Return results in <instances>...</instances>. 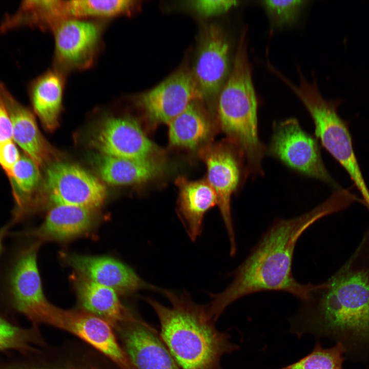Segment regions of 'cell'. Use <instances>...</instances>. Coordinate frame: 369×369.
Wrapping results in <instances>:
<instances>
[{"label":"cell","instance_id":"obj_3","mask_svg":"<svg viewBox=\"0 0 369 369\" xmlns=\"http://www.w3.org/2000/svg\"><path fill=\"white\" fill-rule=\"evenodd\" d=\"M161 293L170 306L151 298L145 300L158 319L161 339L180 368L222 369V357L239 346L216 328L207 304L196 303L186 292L163 289Z\"/></svg>","mask_w":369,"mask_h":369},{"label":"cell","instance_id":"obj_24","mask_svg":"<svg viewBox=\"0 0 369 369\" xmlns=\"http://www.w3.org/2000/svg\"><path fill=\"white\" fill-rule=\"evenodd\" d=\"M168 125L170 145L191 150L206 141L212 133L208 117L194 101Z\"/></svg>","mask_w":369,"mask_h":369},{"label":"cell","instance_id":"obj_32","mask_svg":"<svg viewBox=\"0 0 369 369\" xmlns=\"http://www.w3.org/2000/svg\"><path fill=\"white\" fill-rule=\"evenodd\" d=\"M12 139V126L0 84V144Z\"/></svg>","mask_w":369,"mask_h":369},{"label":"cell","instance_id":"obj_13","mask_svg":"<svg viewBox=\"0 0 369 369\" xmlns=\"http://www.w3.org/2000/svg\"><path fill=\"white\" fill-rule=\"evenodd\" d=\"M230 46L217 25L211 24L204 29L197 56L192 71L201 98L219 95L228 79Z\"/></svg>","mask_w":369,"mask_h":369},{"label":"cell","instance_id":"obj_30","mask_svg":"<svg viewBox=\"0 0 369 369\" xmlns=\"http://www.w3.org/2000/svg\"><path fill=\"white\" fill-rule=\"evenodd\" d=\"M238 2L230 0H196L188 2L190 8L198 15L210 17L219 15L236 6Z\"/></svg>","mask_w":369,"mask_h":369},{"label":"cell","instance_id":"obj_14","mask_svg":"<svg viewBox=\"0 0 369 369\" xmlns=\"http://www.w3.org/2000/svg\"><path fill=\"white\" fill-rule=\"evenodd\" d=\"M57 326L100 352L121 369H136L113 328L103 319L79 309L65 310L59 317Z\"/></svg>","mask_w":369,"mask_h":369},{"label":"cell","instance_id":"obj_11","mask_svg":"<svg viewBox=\"0 0 369 369\" xmlns=\"http://www.w3.org/2000/svg\"><path fill=\"white\" fill-rule=\"evenodd\" d=\"M91 145L103 155L130 159L155 157L158 148L129 116H110L93 131Z\"/></svg>","mask_w":369,"mask_h":369},{"label":"cell","instance_id":"obj_20","mask_svg":"<svg viewBox=\"0 0 369 369\" xmlns=\"http://www.w3.org/2000/svg\"><path fill=\"white\" fill-rule=\"evenodd\" d=\"M2 95L12 126V140L38 166L48 159L49 150L32 112L18 102L1 85Z\"/></svg>","mask_w":369,"mask_h":369},{"label":"cell","instance_id":"obj_23","mask_svg":"<svg viewBox=\"0 0 369 369\" xmlns=\"http://www.w3.org/2000/svg\"><path fill=\"white\" fill-rule=\"evenodd\" d=\"M78 309L97 316L111 326L121 320L129 308L121 301L118 292L78 275L74 278Z\"/></svg>","mask_w":369,"mask_h":369},{"label":"cell","instance_id":"obj_33","mask_svg":"<svg viewBox=\"0 0 369 369\" xmlns=\"http://www.w3.org/2000/svg\"><path fill=\"white\" fill-rule=\"evenodd\" d=\"M11 224L9 223L8 225L4 226L0 229V255L3 250V241L4 237L8 233V231Z\"/></svg>","mask_w":369,"mask_h":369},{"label":"cell","instance_id":"obj_10","mask_svg":"<svg viewBox=\"0 0 369 369\" xmlns=\"http://www.w3.org/2000/svg\"><path fill=\"white\" fill-rule=\"evenodd\" d=\"M45 188L55 205H68L94 210L105 201L104 184L79 167L56 162L47 170Z\"/></svg>","mask_w":369,"mask_h":369},{"label":"cell","instance_id":"obj_28","mask_svg":"<svg viewBox=\"0 0 369 369\" xmlns=\"http://www.w3.org/2000/svg\"><path fill=\"white\" fill-rule=\"evenodd\" d=\"M345 350L340 343L324 348L317 341L309 354L279 369H343Z\"/></svg>","mask_w":369,"mask_h":369},{"label":"cell","instance_id":"obj_1","mask_svg":"<svg viewBox=\"0 0 369 369\" xmlns=\"http://www.w3.org/2000/svg\"><path fill=\"white\" fill-rule=\"evenodd\" d=\"M342 197L333 193L310 211L289 219H277L233 273L231 283L222 292L211 294L209 314L217 321L227 308L239 299L264 291L289 293L307 300L318 284H302L292 273V260L297 240L318 220L344 210Z\"/></svg>","mask_w":369,"mask_h":369},{"label":"cell","instance_id":"obj_12","mask_svg":"<svg viewBox=\"0 0 369 369\" xmlns=\"http://www.w3.org/2000/svg\"><path fill=\"white\" fill-rule=\"evenodd\" d=\"M199 98L192 71L182 68L141 94L138 102L151 122L168 124Z\"/></svg>","mask_w":369,"mask_h":369},{"label":"cell","instance_id":"obj_26","mask_svg":"<svg viewBox=\"0 0 369 369\" xmlns=\"http://www.w3.org/2000/svg\"><path fill=\"white\" fill-rule=\"evenodd\" d=\"M136 2L132 0L65 1L68 18H77L106 20L131 15L136 8Z\"/></svg>","mask_w":369,"mask_h":369},{"label":"cell","instance_id":"obj_16","mask_svg":"<svg viewBox=\"0 0 369 369\" xmlns=\"http://www.w3.org/2000/svg\"><path fill=\"white\" fill-rule=\"evenodd\" d=\"M32 353L34 357L28 363L1 366L0 369H121L78 338L53 346L46 344Z\"/></svg>","mask_w":369,"mask_h":369},{"label":"cell","instance_id":"obj_31","mask_svg":"<svg viewBox=\"0 0 369 369\" xmlns=\"http://www.w3.org/2000/svg\"><path fill=\"white\" fill-rule=\"evenodd\" d=\"M21 156L16 144L12 139L0 144V166L7 175Z\"/></svg>","mask_w":369,"mask_h":369},{"label":"cell","instance_id":"obj_2","mask_svg":"<svg viewBox=\"0 0 369 369\" xmlns=\"http://www.w3.org/2000/svg\"><path fill=\"white\" fill-rule=\"evenodd\" d=\"M290 331L310 333L348 349L369 344V229L348 259L303 301Z\"/></svg>","mask_w":369,"mask_h":369},{"label":"cell","instance_id":"obj_6","mask_svg":"<svg viewBox=\"0 0 369 369\" xmlns=\"http://www.w3.org/2000/svg\"><path fill=\"white\" fill-rule=\"evenodd\" d=\"M266 151L290 168L335 190L340 189L323 163L317 140L302 129L296 118L274 123Z\"/></svg>","mask_w":369,"mask_h":369},{"label":"cell","instance_id":"obj_4","mask_svg":"<svg viewBox=\"0 0 369 369\" xmlns=\"http://www.w3.org/2000/svg\"><path fill=\"white\" fill-rule=\"evenodd\" d=\"M245 34L241 33L232 70L218 95L217 115L221 130L242 155L248 176H262L266 148L259 137L257 101Z\"/></svg>","mask_w":369,"mask_h":369},{"label":"cell","instance_id":"obj_29","mask_svg":"<svg viewBox=\"0 0 369 369\" xmlns=\"http://www.w3.org/2000/svg\"><path fill=\"white\" fill-rule=\"evenodd\" d=\"M263 6L276 25L291 23L296 17L303 1H264Z\"/></svg>","mask_w":369,"mask_h":369},{"label":"cell","instance_id":"obj_25","mask_svg":"<svg viewBox=\"0 0 369 369\" xmlns=\"http://www.w3.org/2000/svg\"><path fill=\"white\" fill-rule=\"evenodd\" d=\"M38 167L26 155H22L8 175L15 202L11 224L20 221L28 214L31 195L40 179Z\"/></svg>","mask_w":369,"mask_h":369},{"label":"cell","instance_id":"obj_27","mask_svg":"<svg viewBox=\"0 0 369 369\" xmlns=\"http://www.w3.org/2000/svg\"><path fill=\"white\" fill-rule=\"evenodd\" d=\"M46 344L36 326L19 327L0 317V350L17 349L31 352Z\"/></svg>","mask_w":369,"mask_h":369},{"label":"cell","instance_id":"obj_18","mask_svg":"<svg viewBox=\"0 0 369 369\" xmlns=\"http://www.w3.org/2000/svg\"><path fill=\"white\" fill-rule=\"evenodd\" d=\"M94 210L76 206L55 205L43 223L32 229L11 234L18 238H30L42 243L65 241L86 234L94 226Z\"/></svg>","mask_w":369,"mask_h":369},{"label":"cell","instance_id":"obj_19","mask_svg":"<svg viewBox=\"0 0 369 369\" xmlns=\"http://www.w3.org/2000/svg\"><path fill=\"white\" fill-rule=\"evenodd\" d=\"M179 194L177 211L192 241H195L202 230L206 213L217 204L216 195L207 180H189L184 177L176 180Z\"/></svg>","mask_w":369,"mask_h":369},{"label":"cell","instance_id":"obj_15","mask_svg":"<svg viewBox=\"0 0 369 369\" xmlns=\"http://www.w3.org/2000/svg\"><path fill=\"white\" fill-rule=\"evenodd\" d=\"M61 258L78 275L118 293L131 294L141 290L161 293L162 290L146 282L132 268L114 258L64 253Z\"/></svg>","mask_w":369,"mask_h":369},{"label":"cell","instance_id":"obj_22","mask_svg":"<svg viewBox=\"0 0 369 369\" xmlns=\"http://www.w3.org/2000/svg\"><path fill=\"white\" fill-rule=\"evenodd\" d=\"M66 74L54 68L48 70L31 84L29 94L34 111L46 129L58 126L61 111Z\"/></svg>","mask_w":369,"mask_h":369},{"label":"cell","instance_id":"obj_21","mask_svg":"<svg viewBox=\"0 0 369 369\" xmlns=\"http://www.w3.org/2000/svg\"><path fill=\"white\" fill-rule=\"evenodd\" d=\"M96 165L101 178L116 185L144 183L160 176L166 169L165 163L155 157L130 159L101 154Z\"/></svg>","mask_w":369,"mask_h":369},{"label":"cell","instance_id":"obj_5","mask_svg":"<svg viewBox=\"0 0 369 369\" xmlns=\"http://www.w3.org/2000/svg\"><path fill=\"white\" fill-rule=\"evenodd\" d=\"M41 242L34 240L16 250L7 269L3 291L10 305L34 324H42L52 303L44 293L37 257Z\"/></svg>","mask_w":369,"mask_h":369},{"label":"cell","instance_id":"obj_7","mask_svg":"<svg viewBox=\"0 0 369 369\" xmlns=\"http://www.w3.org/2000/svg\"><path fill=\"white\" fill-rule=\"evenodd\" d=\"M104 20L70 18L57 24L52 30L54 68L65 74L90 68L101 47Z\"/></svg>","mask_w":369,"mask_h":369},{"label":"cell","instance_id":"obj_8","mask_svg":"<svg viewBox=\"0 0 369 369\" xmlns=\"http://www.w3.org/2000/svg\"><path fill=\"white\" fill-rule=\"evenodd\" d=\"M225 144L210 145L200 152L207 167V181L214 190L222 220L228 234L230 255L236 251L235 234L232 218L231 197L241 181L248 176L243 158L237 148Z\"/></svg>","mask_w":369,"mask_h":369},{"label":"cell","instance_id":"obj_9","mask_svg":"<svg viewBox=\"0 0 369 369\" xmlns=\"http://www.w3.org/2000/svg\"><path fill=\"white\" fill-rule=\"evenodd\" d=\"M112 327L136 369H181L160 334L131 308Z\"/></svg>","mask_w":369,"mask_h":369},{"label":"cell","instance_id":"obj_17","mask_svg":"<svg viewBox=\"0 0 369 369\" xmlns=\"http://www.w3.org/2000/svg\"><path fill=\"white\" fill-rule=\"evenodd\" d=\"M315 133L323 147L348 173L369 210V190L356 158L347 124L334 110L320 113L314 120Z\"/></svg>","mask_w":369,"mask_h":369}]
</instances>
